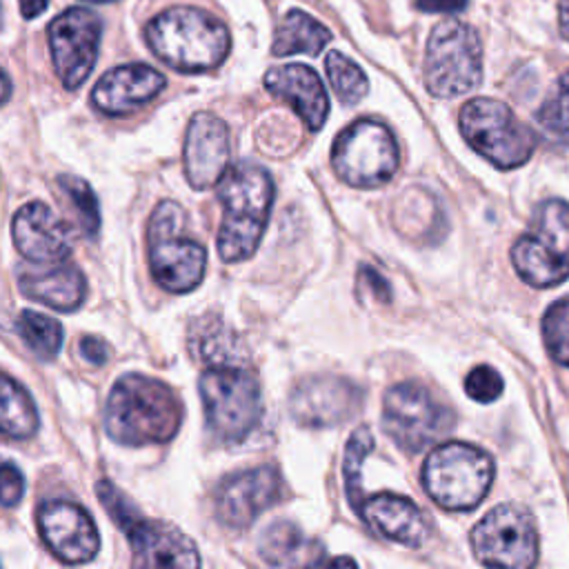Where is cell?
Returning <instances> with one entry per match:
<instances>
[{
	"mask_svg": "<svg viewBox=\"0 0 569 569\" xmlns=\"http://www.w3.org/2000/svg\"><path fill=\"white\" fill-rule=\"evenodd\" d=\"M182 425V402L158 378L124 373L109 391L104 429L111 440L127 447L171 440Z\"/></svg>",
	"mask_w": 569,
	"mask_h": 569,
	"instance_id": "obj_1",
	"label": "cell"
},
{
	"mask_svg": "<svg viewBox=\"0 0 569 569\" xmlns=\"http://www.w3.org/2000/svg\"><path fill=\"white\" fill-rule=\"evenodd\" d=\"M273 196V178L264 167L242 160L224 171L218 182L222 220L216 240L224 262H240L256 253L271 213Z\"/></svg>",
	"mask_w": 569,
	"mask_h": 569,
	"instance_id": "obj_2",
	"label": "cell"
},
{
	"mask_svg": "<svg viewBox=\"0 0 569 569\" xmlns=\"http://www.w3.org/2000/svg\"><path fill=\"white\" fill-rule=\"evenodd\" d=\"M147 44L171 69L200 73L222 64L231 38L227 27L204 9L178 4L147 24Z\"/></svg>",
	"mask_w": 569,
	"mask_h": 569,
	"instance_id": "obj_3",
	"label": "cell"
},
{
	"mask_svg": "<svg viewBox=\"0 0 569 569\" xmlns=\"http://www.w3.org/2000/svg\"><path fill=\"white\" fill-rule=\"evenodd\" d=\"M493 482V460L487 451L451 440L436 447L422 465V485L429 498L449 511L478 507Z\"/></svg>",
	"mask_w": 569,
	"mask_h": 569,
	"instance_id": "obj_4",
	"label": "cell"
},
{
	"mask_svg": "<svg viewBox=\"0 0 569 569\" xmlns=\"http://www.w3.org/2000/svg\"><path fill=\"white\" fill-rule=\"evenodd\" d=\"M149 269L153 280L171 291L187 293L202 282L207 251L184 236V211L173 200H162L149 220Z\"/></svg>",
	"mask_w": 569,
	"mask_h": 569,
	"instance_id": "obj_5",
	"label": "cell"
},
{
	"mask_svg": "<svg viewBox=\"0 0 569 569\" xmlns=\"http://www.w3.org/2000/svg\"><path fill=\"white\" fill-rule=\"evenodd\" d=\"M511 262L531 287H553L569 278V202L551 198L538 204L529 231L511 247Z\"/></svg>",
	"mask_w": 569,
	"mask_h": 569,
	"instance_id": "obj_6",
	"label": "cell"
},
{
	"mask_svg": "<svg viewBox=\"0 0 569 569\" xmlns=\"http://www.w3.org/2000/svg\"><path fill=\"white\" fill-rule=\"evenodd\" d=\"M198 391L209 431L222 442L247 438L260 416V385L244 367H211L200 376Z\"/></svg>",
	"mask_w": 569,
	"mask_h": 569,
	"instance_id": "obj_7",
	"label": "cell"
},
{
	"mask_svg": "<svg viewBox=\"0 0 569 569\" xmlns=\"http://www.w3.org/2000/svg\"><path fill=\"white\" fill-rule=\"evenodd\" d=\"M482 80V49L476 29L467 22L440 20L427 40L425 84L436 98H456Z\"/></svg>",
	"mask_w": 569,
	"mask_h": 569,
	"instance_id": "obj_8",
	"label": "cell"
},
{
	"mask_svg": "<svg viewBox=\"0 0 569 569\" xmlns=\"http://www.w3.org/2000/svg\"><path fill=\"white\" fill-rule=\"evenodd\" d=\"M462 138L498 169L525 164L536 149V133L493 98H471L460 109Z\"/></svg>",
	"mask_w": 569,
	"mask_h": 569,
	"instance_id": "obj_9",
	"label": "cell"
},
{
	"mask_svg": "<svg viewBox=\"0 0 569 569\" xmlns=\"http://www.w3.org/2000/svg\"><path fill=\"white\" fill-rule=\"evenodd\" d=\"M400 153L387 124L362 118L342 129L331 149L336 176L358 189H371L389 182L398 169Z\"/></svg>",
	"mask_w": 569,
	"mask_h": 569,
	"instance_id": "obj_10",
	"label": "cell"
},
{
	"mask_svg": "<svg viewBox=\"0 0 569 569\" xmlns=\"http://www.w3.org/2000/svg\"><path fill=\"white\" fill-rule=\"evenodd\" d=\"M453 422L451 409L418 382H400L385 391L382 429L407 453L427 449L449 433Z\"/></svg>",
	"mask_w": 569,
	"mask_h": 569,
	"instance_id": "obj_11",
	"label": "cell"
},
{
	"mask_svg": "<svg viewBox=\"0 0 569 569\" xmlns=\"http://www.w3.org/2000/svg\"><path fill=\"white\" fill-rule=\"evenodd\" d=\"M471 547L487 569H533L538 560L533 516L520 505L493 507L471 529Z\"/></svg>",
	"mask_w": 569,
	"mask_h": 569,
	"instance_id": "obj_12",
	"label": "cell"
},
{
	"mask_svg": "<svg viewBox=\"0 0 569 569\" xmlns=\"http://www.w3.org/2000/svg\"><path fill=\"white\" fill-rule=\"evenodd\" d=\"M49 49L56 73L67 89H78L98 60L102 20L87 7H69L49 22Z\"/></svg>",
	"mask_w": 569,
	"mask_h": 569,
	"instance_id": "obj_13",
	"label": "cell"
},
{
	"mask_svg": "<svg viewBox=\"0 0 569 569\" xmlns=\"http://www.w3.org/2000/svg\"><path fill=\"white\" fill-rule=\"evenodd\" d=\"M362 405V389L340 376L318 373L300 380L289 396L291 418L311 429L349 420Z\"/></svg>",
	"mask_w": 569,
	"mask_h": 569,
	"instance_id": "obj_14",
	"label": "cell"
},
{
	"mask_svg": "<svg viewBox=\"0 0 569 569\" xmlns=\"http://www.w3.org/2000/svg\"><path fill=\"white\" fill-rule=\"evenodd\" d=\"M282 496L276 467L262 465L227 476L216 491V516L229 529H247Z\"/></svg>",
	"mask_w": 569,
	"mask_h": 569,
	"instance_id": "obj_15",
	"label": "cell"
},
{
	"mask_svg": "<svg viewBox=\"0 0 569 569\" xmlns=\"http://www.w3.org/2000/svg\"><path fill=\"white\" fill-rule=\"evenodd\" d=\"M38 531L49 551L67 562L80 565L96 558L100 536L91 516L73 502L49 500L38 509Z\"/></svg>",
	"mask_w": 569,
	"mask_h": 569,
	"instance_id": "obj_16",
	"label": "cell"
},
{
	"mask_svg": "<svg viewBox=\"0 0 569 569\" xmlns=\"http://www.w3.org/2000/svg\"><path fill=\"white\" fill-rule=\"evenodd\" d=\"M229 129L211 111L191 116L184 136V173L193 189H209L229 169Z\"/></svg>",
	"mask_w": 569,
	"mask_h": 569,
	"instance_id": "obj_17",
	"label": "cell"
},
{
	"mask_svg": "<svg viewBox=\"0 0 569 569\" xmlns=\"http://www.w3.org/2000/svg\"><path fill=\"white\" fill-rule=\"evenodd\" d=\"M16 249L36 264L64 262L71 251V236L60 216L44 202L22 204L11 222Z\"/></svg>",
	"mask_w": 569,
	"mask_h": 569,
	"instance_id": "obj_18",
	"label": "cell"
},
{
	"mask_svg": "<svg viewBox=\"0 0 569 569\" xmlns=\"http://www.w3.org/2000/svg\"><path fill=\"white\" fill-rule=\"evenodd\" d=\"M167 78L144 62H129L109 69L91 91V104L104 116H124L153 100Z\"/></svg>",
	"mask_w": 569,
	"mask_h": 569,
	"instance_id": "obj_19",
	"label": "cell"
},
{
	"mask_svg": "<svg viewBox=\"0 0 569 569\" xmlns=\"http://www.w3.org/2000/svg\"><path fill=\"white\" fill-rule=\"evenodd\" d=\"M264 87L271 96L289 102L311 131H318L325 124L329 116V96L320 76L311 67L291 62L269 69Z\"/></svg>",
	"mask_w": 569,
	"mask_h": 569,
	"instance_id": "obj_20",
	"label": "cell"
},
{
	"mask_svg": "<svg viewBox=\"0 0 569 569\" xmlns=\"http://www.w3.org/2000/svg\"><path fill=\"white\" fill-rule=\"evenodd\" d=\"M131 569H200V553L189 536L162 522H144L131 538Z\"/></svg>",
	"mask_w": 569,
	"mask_h": 569,
	"instance_id": "obj_21",
	"label": "cell"
},
{
	"mask_svg": "<svg viewBox=\"0 0 569 569\" xmlns=\"http://www.w3.org/2000/svg\"><path fill=\"white\" fill-rule=\"evenodd\" d=\"M365 522L391 542L405 547H420L427 540L429 522L425 513L405 496L376 493L367 498L358 511Z\"/></svg>",
	"mask_w": 569,
	"mask_h": 569,
	"instance_id": "obj_22",
	"label": "cell"
},
{
	"mask_svg": "<svg viewBox=\"0 0 569 569\" xmlns=\"http://www.w3.org/2000/svg\"><path fill=\"white\" fill-rule=\"evenodd\" d=\"M18 287L27 298L58 311L78 309L87 293V280L80 269L64 262L20 269Z\"/></svg>",
	"mask_w": 569,
	"mask_h": 569,
	"instance_id": "obj_23",
	"label": "cell"
},
{
	"mask_svg": "<svg viewBox=\"0 0 569 569\" xmlns=\"http://www.w3.org/2000/svg\"><path fill=\"white\" fill-rule=\"evenodd\" d=\"M189 349L196 360L211 367H244L247 349L240 336L216 313L196 318L189 327Z\"/></svg>",
	"mask_w": 569,
	"mask_h": 569,
	"instance_id": "obj_24",
	"label": "cell"
},
{
	"mask_svg": "<svg viewBox=\"0 0 569 569\" xmlns=\"http://www.w3.org/2000/svg\"><path fill=\"white\" fill-rule=\"evenodd\" d=\"M331 40V31L311 18L309 13L300 9L287 11L278 27L276 36L271 42V53L278 58L293 56V53H307V56H318Z\"/></svg>",
	"mask_w": 569,
	"mask_h": 569,
	"instance_id": "obj_25",
	"label": "cell"
},
{
	"mask_svg": "<svg viewBox=\"0 0 569 569\" xmlns=\"http://www.w3.org/2000/svg\"><path fill=\"white\" fill-rule=\"evenodd\" d=\"M38 431V411L27 393L13 378L0 371V433L11 438H29Z\"/></svg>",
	"mask_w": 569,
	"mask_h": 569,
	"instance_id": "obj_26",
	"label": "cell"
},
{
	"mask_svg": "<svg viewBox=\"0 0 569 569\" xmlns=\"http://www.w3.org/2000/svg\"><path fill=\"white\" fill-rule=\"evenodd\" d=\"M16 329L22 342L40 360H51L62 347V338H64L62 325L56 318L44 316L40 311H31V309L22 311L16 320Z\"/></svg>",
	"mask_w": 569,
	"mask_h": 569,
	"instance_id": "obj_27",
	"label": "cell"
},
{
	"mask_svg": "<svg viewBox=\"0 0 569 569\" xmlns=\"http://www.w3.org/2000/svg\"><path fill=\"white\" fill-rule=\"evenodd\" d=\"M329 84L342 104L360 102L369 91V80L362 69L340 51H329L325 58Z\"/></svg>",
	"mask_w": 569,
	"mask_h": 569,
	"instance_id": "obj_28",
	"label": "cell"
},
{
	"mask_svg": "<svg viewBox=\"0 0 569 569\" xmlns=\"http://www.w3.org/2000/svg\"><path fill=\"white\" fill-rule=\"evenodd\" d=\"M373 449V436L369 427H358L347 447H345V460H342V476H345V489L349 505L360 511L365 498H362V462Z\"/></svg>",
	"mask_w": 569,
	"mask_h": 569,
	"instance_id": "obj_29",
	"label": "cell"
},
{
	"mask_svg": "<svg viewBox=\"0 0 569 569\" xmlns=\"http://www.w3.org/2000/svg\"><path fill=\"white\" fill-rule=\"evenodd\" d=\"M302 547L300 529L289 520L271 522L258 540V553L269 565H284L289 562Z\"/></svg>",
	"mask_w": 569,
	"mask_h": 569,
	"instance_id": "obj_30",
	"label": "cell"
},
{
	"mask_svg": "<svg viewBox=\"0 0 569 569\" xmlns=\"http://www.w3.org/2000/svg\"><path fill=\"white\" fill-rule=\"evenodd\" d=\"M58 184H60L62 193L67 196L82 231L93 238L100 229V207H98V198H96L91 184L76 176H60Z\"/></svg>",
	"mask_w": 569,
	"mask_h": 569,
	"instance_id": "obj_31",
	"label": "cell"
},
{
	"mask_svg": "<svg viewBox=\"0 0 569 569\" xmlns=\"http://www.w3.org/2000/svg\"><path fill=\"white\" fill-rule=\"evenodd\" d=\"M542 340L549 356L569 367V298L553 302L542 318Z\"/></svg>",
	"mask_w": 569,
	"mask_h": 569,
	"instance_id": "obj_32",
	"label": "cell"
},
{
	"mask_svg": "<svg viewBox=\"0 0 569 569\" xmlns=\"http://www.w3.org/2000/svg\"><path fill=\"white\" fill-rule=\"evenodd\" d=\"M96 496L100 498L107 513L124 531L127 538H131L147 522V518L136 509V505L109 480H100L96 485Z\"/></svg>",
	"mask_w": 569,
	"mask_h": 569,
	"instance_id": "obj_33",
	"label": "cell"
},
{
	"mask_svg": "<svg viewBox=\"0 0 569 569\" xmlns=\"http://www.w3.org/2000/svg\"><path fill=\"white\" fill-rule=\"evenodd\" d=\"M536 120L551 133L569 138V71H565L549 91L542 107L536 111Z\"/></svg>",
	"mask_w": 569,
	"mask_h": 569,
	"instance_id": "obj_34",
	"label": "cell"
},
{
	"mask_svg": "<svg viewBox=\"0 0 569 569\" xmlns=\"http://www.w3.org/2000/svg\"><path fill=\"white\" fill-rule=\"evenodd\" d=\"M465 393L476 402H493L502 393V378L493 367L478 365L465 378Z\"/></svg>",
	"mask_w": 569,
	"mask_h": 569,
	"instance_id": "obj_35",
	"label": "cell"
},
{
	"mask_svg": "<svg viewBox=\"0 0 569 569\" xmlns=\"http://www.w3.org/2000/svg\"><path fill=\"white\" fill-rule=\"evenodd\" d=\"M24 476L13 462H0V505L13 507L22 500Z\"/></svg>",
	"mask_w": 569,
	"mask_h": 569,
	"instance_id": "obj_36",
	"label": "cell"
},
{
	"mask_svg": "<svg viewBox=\"0 0 569 569\" xmlns=\"http://www.w3.org/2000/svg\"><path fill=\"white\" fill-rule=\"evenodd\" d=\"M80 356L91 365H102L109 358V347L98 336H84L80 340Z\"/></svg>",
	"mask_w": 569,
	"mask_h": 569,
	"instance_id": "obj_37",
	"label": "cell"
},
{
	"mask_svg": "<svg viewBox=\"0 0 569 569\" xmlns=\"http://www.w3.org/2000/svg\"><path fill=\"white\" fill-rule=\"evenodd\" d=\"M360 282L369 284L371 293L378 300H389V284H387V280L378 271H373L371 267H360Z\"/></svg>",
	"mask_w": 569,
	"mask_h": 569,
	"instance_id": "obj_38",
	"label": "cell"
},
{
	"mask_svg": "<svg viewBox=\"0 0 569 569\" xmlns=\"http://www.w3.org/2000/svg\"><path fill=\"white\" fill-rule=\"evenodd\" d=\"M467 7V0H416V9L427 13H458Z\"/></svg>",
	"mask_w": 569,
	"mask_h": 569,
	"instance_id": "obj_39",
	"label": "cell"
},
{
	"mask_svg": "<svg viewBox=\"0 0 569 569\" xmlns=\"http://www.w3.org/2000/svg\"><path fill=\"white\" fill-rule=\"evenodd\" d=\"M18 7H20L22 18L33 20L47 9V0H18Z\"/></svg>",
	"mask_w": 569,
	"mask_h": 569,
	"instance_id": "obj_40",
	"label": "cell"
},
{
	"mask_svg": "<svg viewBox=\"0 0 569 569\" xmlns=\"http://www.w3.org/2000/svg\"><path fill=\"white\" fill-rule=\"evenodd\" d=\"M558 22H560V33H562V38L569 40V0H562V2H560Z\"/></svg>",
	"mask_w": 569,
	"mask_h": 569,
	"instance_id": "obj_41",
	"label": "cell"
},
{
	"mask_svg": "<svg viewBox=\"0 0 569 569\" xmlns=\"http://www.w3.org/2000/svg\"><path fill=\"white\" fill-rule=\"evenodd\" d=\"M327 569H358V565L349 556H338L327 565Z\"/></svg>",
	"mask_w": 569,
	"mask_h": 569,
	"instance_id": "obj_42",
	"label": "cell"
},
{
	"mask_svg": "<svg viewBox=\"0 0 569 569\" xmlns=\"http://www.w3.org/2000/svg\"><path fill=\"white\" fill-rule=\"evenodd\" d=\"M11 98V80L9 76L0 69V104H4Z\"/></svg>",
	"mask_w": 569,
	"mask_h": 569,
	"instance_id": "obj_43",
	"label": "cell"
},
{
	"mask_svg": "<svg viewBox=\"0 0 569 569\" xmlns=\"http://www.w3.org/2000/svg\"><path fill=\"white\" fill-rule=\"evenodd\" d=\"M0 29H2V7H0Z\"/></svg>",
	"mask_w": 569,
	"mask_h": 569,
	"instance_id": "obj_44",
	"label": "cell"
},
{
	"mask_svg": "<svg viewBox=\"0 0 569 569\" xmlns=\"http://www.w3.org/2000/svg\"><path fill=\"white\" fill-rule=\"evenodd\" d=\"M89 2H111V0H89Z\"/></svg>",
	"mask_w": 569,
	"mask_h": 569,
	"instance_id": "obj_45",
	"label": "cell"
},
{
	"mask_svg": "<svg viewBox=\"0 0 569 569\" xmlns=\"http://www.w3.org/2000/svg\"><path fill=\"white\" fill-rule=\"evenodd\" d=\"M289 569H309V567H289Z\"/></svg>",
	"mask_w": 569,
	"mask_h": 569,
	"instance_id": "obj_46",
	"label": "cell"
}]
</instances>
